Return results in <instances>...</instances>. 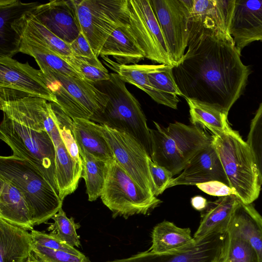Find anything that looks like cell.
I'll return each instance as SVG.
<instances>
[{
  "instance_id": "obj_1",
  "label": "cell",
  "mask_w": 262,
  "mask_h": 262,
  "mask_svg": "<svg viewBox=\"0 0 262 262\" xmlns=\"http://www.w3.org/2000/svg\"><path fill=\"white\" fill-rule=\"evenodd\" d=\"M181 62L173 67L176 83L185 98L213 105L228 116L243 93L250 70L241 59L232 37L222 32L189 40Z\"/></svg>"
},
{
  "instance_id": "obj_2",
  "label": "cell",
  "mask_w": 262,
  "mask_h": 262,
  "mask_svg": "<svg viewBox=\"0 0 262 262\" xmlns=\"http://www.w3.org/2000/svg\"><path fill=\"white\" fill-rule=\"evenodd\" d=\"M51 107V102L39 97L0 99L3 113L0 138L10 147L12 155L39 170L59 195L55 147L45 126Z\"/></svg>"
},
{
  "instance_id": "obj_3",
  "label": "cell",
  "mask_w": 262,
  "mask_h": 262,
  "mask_svg": "<svg viewBox=\"0 0 262 262\" xmlns=\"http://www.w3.org/2000/svg\"><path fill=\"white\" fill-rule=\"evenodd\" d=\"M0 177L22 193L33 225L52 218L62 208V200L44 176L29 162L11 155L0 157Z\"/></svg>"
},
{
  "instance_id": "obj_4",
  "label": "cell",
  "mask_w": 262,
  "mask_h": 262,
  "mask_svg": "<svg viewBox=\"0 0 262 262\" xmlns=\"http://www.w3.org/2000/svg\"><path fill=\"white\" fill-rule=\"evenodd\" d=\"M153 122L156 129L149 128L150 158L173 176L183 170L197 153L212 143V135L199 125H186L176 121L165 127Z\"/></svg>"
},
{
  "instance_id": "obj_5",
  "label": "cell",
  "mask_w": 262,
  "mask_h": 262,
  "mask_svg": "<svg viewBox=\"0 0 262 262\" xmlns=\"http://www.w3.org/2000/svg\"><path fill=\"white\" fill-rule=\"evenodd\" d=\"M212 144L219 157L230 186L244 204H250L259 196L262 186L253 152L246 141L232 128L212 135Z\"/></svg>"
},
{
  "instance_id": "obj_6",
  "label": "cell",
  "mask_w": 262,
  "mask_h": 262,
  "mask_svg": "<svg viewBox=\"0 0 262 262\" xmlns=\"http://www.w3.org/2000/svg\"><path fill=\"white\" fill-rule=\"evenodd\" d=\"M108 96V101L97 123L121 130L135 138L150 156L151 141L146 116L140 104L115 73L108 80L92 83Z\"/></svg>"
},
{
  "instance_id": "obj_7",
  "label": "cell",
  "mask_w": 262,
  "mask_h": 262,
  "mask_svg": "<svg viewBox=\"0 0 262 262\" xmlns=\"http://www.w3.org/2000/svg\"><path fill=\"white\" fill-rule=\"evenodd\" d=\"M39 74L55 96L61 110L72 119L82 118L94 122L102 113L108 96L88 81L64 75L38 65Z\"/></svg>"
},
{
  "instance_id": "obj_8",
  "label": "cell",
  "mask_w": 262,
  "mask_h": 262,
  "mask_svg": "<svg viewBox=\"0 0 262 262\" xmlns=\"http://www.w3.org/2000/svg\"><path fill=\"white\" fill-rule=\"evenodd\" d=\"M100 198L113 217L125 219L136 214H148L162 203L137 184L115 159L108 163Z\"/></svg>"
},
{
  "instance_id": "obj_9",
  "label": "cell",
  "mask_w": 262,
  "mask_h": 262,
  "mask_svg": "<svg viewBox=\"0 0 262 262\" xmlns=\"http://www.w3.org/2000/svg\"><path fill=\"white\" fill-rule=\"evenodd\" d=\"M82 33L97 57L112 33L129 23L128 0H73Z\"/></svg>"
},
{
  "instance_id": "obj_10",
  "label": "cell",
  "mask_w": 262,
  "mask_h": 262,
  "mask_svg": "<svg viewBox=\"0 0 262 262\" xmlns=\"http://www.w3.org/2000/svg\"><path fill=\"white\" fill-rule=\"evenodd\" d=\"M129 28L152 62L174 67L167 44L149 0H128Z\"/></svg>"
},
{
  "instance_id": "obj_11",
  "label": "cell",
  "mask_w": 262,
  "mask_h": 262,
  "mask_svg": "<svg viewBox=\"0 0 262 262\" xmlns=\"http://www.w3.org/2000/svg\"><path fill=\"white\" fill-rule=\"evenodd\" d=\"M174 67L185 54L189 39V19L192 0H149Z\"/></svg>"
},
{
  "instance_id": "obj_12",
  "label": "cell",
  "mask_w": 262,
  "mask_h": 262,
  "mask_svg": "<svg viewBox=\"0 0 262 262\" xmlns=\"http://www.w3.org/2000/svg\"><path fill=\"white\" fill-rule=\"evenodd\" d=\"M100 125L117 162L143 189L155 195V187L148 163L150 156L144 147L126 133L105 125Z\"/></svg>"
},
{
  "instance_id": "obj_13",
  "label": "cell",
  "mask_w": 262,
  "mask_h": 262,
  "mask_svg": "<svg viewBox=\"0 0 262 262\" xmlns=\"http://www.w3.org/2000/svg\"><path fill=\"white\" fill-rule=\"evenodd\" d=\"M0 88L57 103L55 96L41 78L39 70L28 62L23 63L12 57L0 56Z\"/></svg>"
},
{
  "instance_id": "obj_14",
  "label": "cell",
  "mask_w": 262,
  "mask_h": 262,
  "mask_svg": "<svg viewBox=\"0 0 262 262\" xmlns=\"http://www.w3.org/2000/svg\"><path fill=\"white\" fill-rule=\"evenodd\" d=\"M234 3L235 0H192L189 39L210 32L230 35L229 28Z\"/></svg>"
},
{
  "instance_id": "obj_15",
  "label": "cell",
  "mask_w": 262,
  "mask_h": 262,
  "mask_svg": "<svg viewBox=\"0 0 262 262\" xmlns=\"http://www.w3.org/2000/svg\"><path fill=\"white\" fill-rule=\"evenodd\" d=\"M225 234L209 236L176 252L155 254L148 249L111 262H221Z\"/></svg>"
},
{
  "instance_id": "obj_16",
  "label": "cell",
  "mask_w": 262,
  "mask_h": 262,
  "mask_svg": "<svg viewBox=\"0 0 262 262\" xmlns=\"http://www.w3.org/2000/svg\"><path fill=\"white\" fill-rule=\"evenodd\" d=\"M52 33L69 45L82 32L73 0H55L30 9Z\"/></svg>"
},
{
  "instance_id": "obj_17",
  "label": "cell",
  "mask_w": 262,
  "mask_h": 262,
  "mask_svg": "<svg viewBox=\"0 0 262 262\" xmlns=\"http://www.w3.org/2000/svg\"><path fill=\"white\" fill-rule=\"evenodd\" d=\"M229 33L239 52L262 41V0H235Z\"/></svg>"
},
{
  "instance_id": "obj_18",
  "label": "cell",
  "mask_w": 262,
  "mask_h": 262,
  "mask_svg": "<svg viewBox=\"0 0 262 262\" xmlns=\"http://www.w3.org/2000/svg\"><path fill=\"white\" fill-rule=\"evenodd\" d=\"M211 181H219L230 186L221 160L212 143L188 162L183 172L172 179L167 188L180 185H193Z\"/></svg>"
},
{
  "instance_id": "obj_19",
  "label": "cell",
  "mask_w": 262,
  "mask_h": 262,
  "mask_svg": "<svg viewBox=\"0 0 262 262\" xmlns=\"http://www.w3.org/2000/svg\"><path fill=\"white\" fill-rule=\"evenodd\" d=\"M45 128L55 147L56 181L59 196L63 201L77 189L81 178L82 167L76 162L68 151L55 119L47 123Z\"/></svg>"
},
{
  "instance_id": "obj_20",
  "label": "cell",
  "mask_w": 262,
  "mask_h": 262,
  "mask_svg": "<svg viewBox=\"0 0 262 262\" xmlns=\"http://www.w3.org/2000/svg\"><path fill=\"white\" fill-rule=\"evenodd\" d=\"M240 202L234 194L208 202L206 209L201 212L199 226L193 235L194 239L199 241L212 235L225 234Z\"/></svg>"
},
{
  "instance_id": "obj_21",
  "label": "cell",
  "mask_w": 262,
  "mask_h": 262,
  "mask_svg": "<svg viewBox=\"0 0 262 262\" xmlns=\"http://www.w3.org/2000/svg\"><path fill=\"white\" fill-rule=\"evenodd\" d=\"M11 28L16 34V40L19 39L36 42L62 57L73 55L69 45L49 30L30 10L16 19L12 23Z\"/></svg>"
},
{
  "instance_id": "obj_22",
  "label": "cell",
  "mask_w": 262,
  "mask_h": 262,
  "mask_svg": "<svg viewBox=\"0 0 262 262\" xmlns=\"http://www.w3.org/2000/svg\"><path fill=\"white\" fill-rule=\"evenodd\" d=\"M103 63L118 74L125 83L138 87L148 95L157 103L177 109L180 101L178 96L162 92L150 83L147 74L146 64H120L107 56H101Z\"/></svg>"
},
{
  "instance_id": "obj_23",
  "label": "cell",
  "mask_w": 262,
  "mask_h": 262,
  "mask_svg": "<svg viewBox=\"0 0 262 262\" xmlns=\"http://www.w3.org/2000/svg\"><path fill=\"white\" fill-rule=\"evenodd\" d=\"M33 244L28 230L0 219V262H25Z\"/></svg>"
},
{
  "instance_id": "obj_24",
  "label": "cell",
  "mask_w": 262,
  "mask_h": 262,
  "mask_svg": "<svg viewBox=\"0 0 262 262\" xmlns=\"http://www.w3.org/2000/svg\"><path fill=\"white\" fill-rule=\"evenodd\" d=\"M227 232L246 239L262 262V216L252 204L240 202L233 214Z\"/></svg>"
},
{
  "instance_id": "obj_25",
  "label": "cell",
  "mask_w": 262,
  "mask_h": 262,
  "mask_svg": "<svg viewBox=\"0 0 262 262\" xmlns=\"http://www.w3.org/2000/svg\"><path fill=\"white\" fill-rule=\"evenodd\" d=\"M100 56H112L120 64H137L145 54L133 36L129 23L116 29L104 43Z\"/></svg>"
},
{
  "instance_id": "obj_26",
  "label": "cell",
  "mask_w": 262,
  "mask_h": 262,
  "mask_svg": "<svg viewBox=\"0 0 262 262\" xmlns=\"http://www.w3.org/2000/svg\"><path fill=\"white\" fill-rule=\"evenodd\" d=\"M0 219L27 230L34 228L27 202L20 191L0 177Z\"/></svg>"
},
{
  "instance_id": "obj_27",
  "label": "cell",
  "mask_w": 262,
  "mask_h": 262,
  "mask_svg": "<svg viewBox=\"0 0 262 262\" xmlns=\"http://www.w3.org/2000/svg\"><path fill=\"white\" fill-rule=\"evenodd\" d=\"M151 246L148 250L155 254L176 252L192 246L197 241L189 228H181L173 223L164 221L153 228Z\"/></svg>"
},
{
  "instance_id": "obj_28",
  "label": "cell",
  "mask_w": 262,
  "mask_h": 262,
  "mask_svg": "<svg viewBox=\"0 0 262 262\" xmlns=\"http://www.w3.org/2000/svg\"><path fill=\"white\" fill-rule=\"evenodd\" d=\"M73 131L79 150H83L95 157L108 162L114 155L100 129V124L90 120L74 118Z\"/></svg>"
},
{
  "instance_id": "obj_29",
  "label": "cell",
  "mask_w": 262,
  "mask_h": 262,
  "mask_svg": "<svg viewBox=\"0 0 262 262\" xmlns=\"http://www.w3.org/2000/svg\"><path fill=\"white\" fill-rule=\"evenodd\" d=\"M38 3H23L17 0L0 1V56L12 57L17 53L16 34L12 23Z\"/></svg>"
},
{
  "instance_id": "obj_30",
  "label": "cell",
  "mask_w": 262,
  "mask_h": 262,
  "mask_svg": "<svg viewBox=\"0 0 262 262\" xmlns=\"http://www.w3.org/2000/svg\"><path fill=\"white\" fill-rule=\"evenodd\" d=\"M17 53L34 58L38 65H43L59 73L84 79L62 57L52 50L36 42L17 39Z\"/></svg>"
},
{
  "instance_id": "obj_31",
  "label": "cell",
  "mask_w": 262,
  "mask_h": 262,
  "mask_svg": "<svg viewBox=\"0 0 262 262\" xmlns=\"http://www.w3.org/2000/svg\"><path fill=\"white\" fill-rule=\"evenodd\" d=\"M185 99L189 106L190 121L192 125L207 128L212 135L226 132L231 128L228 123V116L211 104L196 99Z\"/></svg>"
},
{
  "instance_id": "obj_32",
  "label": "cell",
  "mask_w": 262,
  "mask_h": 262,
  "mask_svg": "<svg viewBox=\"0 0 262 262\" xmlns=\"http://www.w3.org/2000/svg\"><path fill=\"white\" fill-rule=\"evenodd\" d=\"M82 160L81 178L84 180L89 201L101 196L107 175L108 162L95 157L83 150H79Z\"/></svg>"
},
{
  "instance_id": "obj_33",
  "label": "cell",
  "mask_w": 262,
  "mask_h": 262,
  "mask_svg": "<svg viewBox=\"0 0 262 262\" xmlns=\"http://www.w3.org/2000/svg\"><path fill=\"white\" fill-rule=\"evenodd\" d=\"M221 262H258V258L246 239L227 232L224 240Z\"/></svg>"
},
{
  "instance_id": "obj_34",
  "label": "cell",
  "mask_w": 262,
  "mask_h": 262,
  "mask_svg": "<svg viewBox=\"0 0 262 262\" xmlns=\"http://www.w3.org/2000/svg\"><path fill=\"white\" fill-rule=\"evenodd\" d=\"M173 67L165 64H146L147 76L152 85L159 91L183 97L174 77Z\"/></svg>"
},
{
  "instance_id": "obj_35",
  "label": "cell",
  "mask_w": 262,
  "mask_h": 262,
  "mask_svg": "<svg viewBox=\"0 0 262 262\" xmlns=\"http://www.w3.org/2000/svg\"><path fill=\"white\" fill-rule=\"evenodd\" d=\"M55 114V121L62 141L71 157L79 165L82 160L73 131V120L56 103L51 102Z\"/></svg>"
},
{
  "instance_id": "obj_36",
  "label": "cell",
  "mask_w": 262,
  "mask_h": 262,
  "mask_svg": "<svg viewBox=\"0 0 262 262\" xmlns=\"http://www.w3.org/2000/svg\"><path fill=\"white\" fill-rule=\"evenodd\" d=\"M84 79L91 83L108 80L110 73L100 60L75 56L63 57Z\"/></svg>"
},
{
  "instance_id": "obj_37",
  "label": "cell",
  "mask_w": 262,
  "mask_h": 262,
  "mask_svg": "<svg viewBox=\"0 0 262 262\" xmlns=\"http://www.w3.org/2000/svg\"><path fill=\"white\" fill-rule=\"evenodd\" d=\"M51 219L54 223L51 226L52 230L51 234L73 247L80 246L79 236L76 232L80 226L75 222L73 217H68L61 208Z\"/></svg>"
},
{
  "instance_id": "obj_38",
  "label": "cell",
  "mask_w": 262,
  "mask_h": 262,
  "mask_svg": "<svg viewBox=\"0 0 262 262\" xmlns=\"http://www.w3.org/2000/svg\"><path fill=\"white\" fill-rule=\"evenodd\" d=\"M246 142L255 158L262 183V102L251 120Z\"/></svg>"
},
{
  "instance_id": "obj_39",
  "label": "cell",
  "mask_w": 262,
  "mask_h": 262,
  "mask_svg": "<svg viewBox=\"0 0 262 262\" xmlns=\"http://www.w3.org/2000/svg\"><path fill=\"white\" fill-rule=\"evenodd\" d=\"M33 253L40 262H89L83 254H74L63 250L41 246L34 243Z\"/></svg>"
},
{
  "instance_id": "obj_40",
  "label": "cell",
  "mask_w": 262,
  "mask_h": 262,
  "mask_svg": "<svg viewBox=\"0 0 262 262\" xmlns=\"http://www.w3.org/2000/svg\"><path fill=\"white\" fill-rule=\"evenodd\" d=\"M30 233L33 243L35 244L51 249L63 250L74 254H82L74 247L60 240L51 233L47 234L34 229L31 230Z\"/></svg>"
},
{
  "instance_id": "obj_41",
  "label": "cell",
  "mask_w": 262,
  "mask_h": 262,
  "mask_svg": "<svg viewBox=\"0 0 262 262\" xmlns=\"http://www.w3.org/2000/svg\"><path fill=\"white\" fill-rule=\"evenodd\" d=\"M148 163L155 187V195L161 194L168 188L173 176L168 169L155 163L149 157Z\"/></svg>"
},
{
  "instance_id": "obj_42",
  "label": "cell",
  "mask_w": 262,
  "mask_h": 262,
  "mask_svg": "<svg viewBox=\"0 0 262 262\" xmlns=\"http://www.w3.org/2000/svg\"><path fill=\"white\" fill-rule=\"evenodd\" d=\"M205 193L219 197L236 195L235 190L225 183L219 181H211L195 185Z\"/></svg>"
},
{
  "instance_id": "obj_43",
  "label": "cell",
  "mask_w": 262,
  "mask_h": 262,
  "mask_svg": "<svg viewBox=\"0 0 262 262\" xmlns=\"http://www.w3.org/2000/svg\"><path fill=\"white\" fill-rule=\"evenodd\" d=\"M69 46L75 56L93 60L98 59L93 52L88 40L82 32L69 45Z\"/></svg>"
},
{
  "instance_id": "obj_44",
  "label": "cell",
  "mask_w": 262,
  "mask_h": 262,
  "mask_svg": "<svg viewBox=\"0 0 262 262\" xmlns=\"http://www.w3.org/2000/svg\"><path fill=\"white\" fill-rule=\"evenodd\" d=\"M208 202L202 196L196 195L191 199V204L195 210L203 211L207 206Z\"/></svg>"
},
{
  "instance_id": "obj_45",
  "label": "cell",
  "mask_w": 262,
  "mask_h": 262,
  "mask_svg": "<svg viewBox=\"0 0 262 262\" xmlns=\"http://www.w3.org/2000/svg\"><path fill=\"white\" fill-rule=\"evenodd\" d=\"M25 262H40L32 253Z\"/></svg>"
}]
</instances>
